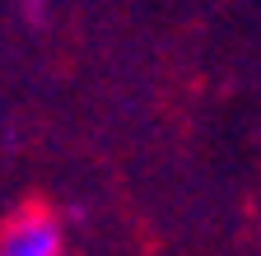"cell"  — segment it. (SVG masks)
I'll list each match as a JSON object with an SVG mask.
<instances>
[{"instance_id":"cell-1","label":"cell","mask_w":261,"mask_h":256,"mask_svg":"<svg viewBox=\"0 0 261 256\" xmlns=\"http://www.w3.org/2000/svg\"><path fill=\"white\" fill-rule=\"evenodd\" d=\"M61 251H65L61 219L47 214L42 205H28L0 223V256H61Z\"/></svg>"}]
</instances>
